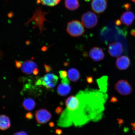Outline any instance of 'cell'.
Here are the masks:
<instances>
[{
  "instance_id": "obj_33",
  "label": "cell",
  "mask_w": 135,
  "mask_h": 135,
  "mask_svg": "<svg viewBox=\"0 0 135 135\" xmlns=\"http://www.w3.org/2000/svg\"><path fill=\"white\" fill-rule=\"evenodd\" d=\"M124 6L126 9L127 10L129 9L130 8V5L129 4H128V3L125 4L124 5Z\"/></svg>"
},
{
  "instance_id": "obj_21",
  "label": "cell",
  "mask_w": 135,
  "mask_h": 135,
  "mask_svg": "<svg viewBox=\"0 0 135 135\" xmlns=\"http://www.w3.org/2000/svg\"><path fill=\"white\" fill-rule=\"evenodd\" d=\"M60 78L62 79L66 78L68 75L67 72L65 70H60L59 72Z\"/></svg>"
},
{
  "instance_id": "obj_19",
  "label": "cell",
  "mask_w": 135,
  "mask_h": 135,
  "mask_svg": "<svg viewBox=\"0 0 135 135\" xmlns=\"http://www.w3.org/2000/svg\"><path fill=\"white\" fill-rule=\"evenodd\" d=\"M65 7L70 11L77 9L80 7L79 0H65Z\"/></svg>"
},
{
  "instance_id": "obj_22",
  "label": "cell",
  "mask_w": 135,
  "mask_h": 135,
  "mask_svg": "<svg viewBox=\"0 0 135 135\" xmlns=\"http://www.w3.org/2000/svg\"><path fill=\"white\" fill-rule=\"evenodd\" d=\"M63 107L59 106L57 107L55 109V112L57 114H61L63 111Z\"/></svg>"
},
{
  "instance_id": "obj_11",
  "label": "cell",
  "mask_w": 135,
  "mask_h": 135,
  "mask_svg": "<svg viewBox=\"0 0 135 135\" xmlns=\"http://www.w3.org/2000/svg\"><path fill=\"white\" fill-rule=\"evenodd\" d=\"M130 60L129 57L122 55L118 57L116 61V66L119 70H125L130 65Z\"/></svg>"
},
{
  "instance_id": "obj_25",
  "label": "cell",
  "mask_w": 135,
  "mask_h": 135,
  "mask_svg": "<svg viewBox=\"0 0 135 135\" xmlns=\"http://www.w3.org/2000/svg\"><path fill=\"white\" fill-rule=\"evenodd\" d=\"M87 82L89 84H91L93 83V78L92 76H88L86 78Z\"/></svg>"
},
{
  "instance_id": "obj_18",
  "label": "cell",
  "mask_w": 135,
  "mask_h": 135,
  "mask_svg": "<svg viewBox=\"0 0 135 135\" xmlns=\"http://www.w3.org/2000/svg\"><path fill=\"white\" fill-rule=\"evenodd\" d=\"M97 81L100 91L104 93L107 91L108 86V77L107 76H104L98 79Z\"/></svg>"
},
{
  "instance_id": "obj_16",
  "label": "cell",
  "mask_w": 135,
  "mask_h": 135,
  "mask_svg": "<svg viewBox=\"0 0 135 135\" xmlns=\"http://www.w3.org/2000/svg\"><path fill=\"white\" fill-rule=\"evenodd\" d=\"M68 76L69 80L74 82H77L80 78V72L77 69L74 68L69 69L68 72Z\"/></svg>"
},
{
  "instance_id": "obj_9",
  "label": "cell",
  "mask_w": 135,
  "mask_h": 135,
  "mask_svg": "<svg viewBox=\"0 0 135 135\" xmlns=\"http://www.w3.org/2000/svg\"><path fill=\"white\" fill-rule=\"evenodd\" d=\"M107 0H92L91 3V9L98 14L103 12L107 8Z\"/></svg>"
},
{
  "instance_id": "obj_41",
  "label": "cell",
  "mask_w": 135,
  "mask_h": 135,
  "mask_svg": "<svg viewBox=\"0 0 135 135\" xmlns=\"http://www.w3.org/2000/svg\"><path fill=\"white\" fill-rule=\"evenodd\" d=\"M85 1H88V0H85Z\"/></svg>"
},
{
  "instance_id": "obj_23",
  "label": "cell",
  "mask_w": 135,
  "mask_h": 135,
  "mask_svg": "<svg viewBox=\"0 0 135 135\" xmlns=\"http://www.w3.org/2000/svg\"><path fill=\"white\" fill-rule=\"evenodd\" d=\"M44 66L45 69V72L46 73L50 72L51 71L53 70L52 68L50 66L46 65V64H45Z\"/></svg>"
},
{
  "instance_id": "obj_4",
  "label": "cell",
  "mask_w": 135,
  "mask_h": 135,
  "mask_svg": "<svg viewBox=\"0 0 135 135\" xmlns=\"http://www.w3.org/2000/svg\"><path fill=\"white\" fill-rule=\"evenodd\" d=\"M115 89L120 94L123 95H129L133 91L131 84L125 80L118 81L115 84Z\"/></svg>"
},
{
  "instance_id": "obj_13",
  "label": "cell",
  "mask_w": 135,
  "mask_h": 135,
  "mask_svg": "<svg viewBox=\"0 0 135 135\" xmlns=\"http://www.w3.org/2000/svg\"><path fill=\"white\" fill-rule=\"evenodd\" d=\"M135 18L133 12L131 11H127L121 16L120 21L123 24L130 26L132 24Z\"/></svg>"
},
{
  "instance_id": "obj_37",
  "label": "cell",
  "mask_w": 135,
  "mask_h": 135,
  "mask_svg": "<svg viewBox=\"0 0 135 135\" xmlns=\"http://www.w3.org/2000/svg\"><path fill=\"white\" fill-rule=\"evenodd\" d=\"M115 23L118 25H121V21L119 20H117L116 21Z\"/></svg>"
},
{
  "instance_id": "obj_7",
  "label": "cell",
  "mask_w": 135,
  "mask_h": 135,
  "mask_svg": "<svg viewBox=\"0 0 135 135\" xmlns=\"http://www.w3.org/2000/svg\"><path fill=\"white\" fill-rule=\"evenodd\" d=\"M123 49L122 44L119 42H114L109 45L108 52L111 56L119 57L122 55Z\"/></svg>"
},
{
  "instance_id": "obj_32",
  "label": "cell",
  "mask_w": 135,
  "mask_h": 135,
  "mask_svg": "<svg viewBox=\"0 0 135 135\" xmlns=\"http://www.w3.org/2000/svg\"><path fill=\"white\" fill-rule=\"evenodd\" d=\"M33 74L34 75H37L39 73V70L38 68L35 69L34 70H33Z\"/></svg>"
},
{
  "instance_id": "obj_31",
  "label": "cell",
  "mask_w": 135,
  "mask_h": 135,
  "mask_svg": "<svg viewBox=\"0 0 135 135\" xmlns=\"http://www.w3.org/2000/svg\"><path fill=\"white\" fill-rule=\"evenodd\" d=\"M36 85H42V80L41 78H40L36 82Z\"/></svg>"
},
{
  "instance_id": "obj_35",
  "label": "cell",
  "mask_w": 135,
  "mask_h": 135,
  "mask_svg": "<svg viewBox=\"0 0 135 135\" xmlns=\"http://www.w3.org/2000/svg\"><path fill=\"white\" fill-rule=\"evenodd\" d=\"M49 126L51 127H53L55 126V123L53 122H51L49 123Z\"/></svg>"
},
{
  "instance_id": "obj_29",
  "label": "cell",
  "mask_w": 135,
  "mask_h": 135,
  "mask_svg": "<svg viewBox=\"0 0 135 135\" xmlns=\"http://www.w3.org/2000/svg\"><path fill=\"white\" fill-rule=\"evenodd\" d=\"M118 99L117 98L115 97H111L110 102V103H116L117 102Z\"/></svg>"
},
{
  "instance_id": "obj_15",
  "label": "cell",
  "mask_w": 135,
  "mask_h": 135,
  "mask_svg": "<svg viewBox=\"0 0 135 135\" xmlns=\"http://www.w3.org/2000/svg\"><path fill=\"white\" fill-rule=\"evenodd\" d=\"M11 120L9 117L5 114L0 116V129L2 131L6 130L11 127Z\"/></svg>"
},
{
  "instance_id": "obj_6",
  "label": "cell",
  "mask_w": 135,
  "mask_h": 135,
  "mask_svg": "<svg viewBox=\"0 0 135 135\" xmlns=\"http://www.w3.org/2000/svg\"><path fill=\"white\" fill-rule=\"evenodd\" d=\"M42 85L45 86L47 89L54 88L57 84L58 78L56 75L53 74H46L41 78Z\"/></svg>"
},
{
  "instance_id": "obj_20",
  "label": "cell",
  "mask_w": 135,
  "mask_h": 135,
  "mask_svg": "<svg viewBox=\"0 0 135 135\" xmlns=\"http://www.w3.org/2000/svg\"><path fill=\"white\" fill-rule=\"evenodd\" d=\"M61 0H40L42 4L49 6H54L58 4Z\"/></svg>"
},
{
  "instance_id": "obj_30",
  "label": "cell",
  "mask_w": 135,
  "mask_h": 135,
  "mask_svg": "<svg viewBox=\"0 0 135 135\" xmlns=\"http://www.w3.org/2000/svg\"><path fill=\"white\" fill-rule=\"evenodd\" d=\"M61 83L70 84V81L68 80V79L67 78H66L62 79Z\"/></svg>"
},
{
  "instance_id": "obj_5",
  "label": "cell",
  "mask_w": 135,
  "mask_h": 135,
  "mask_svg": "<svg viewBox=\"0 0 135 135\" xmlns=\"http://www.w3.org/2000/svg\"><path fill=\"white\" fill-rule=\"evenodd\" d=\"M35 116L37 122L40 124H46L52 117V114L49 111L45 109H40L36 111Z\"/></svg>"
},
{
  "instance_id": "obj_17",
  "label": "cell",
  "mask_w": 135,
  "mask_h": 135,
  "mask_svg": "<svg viewBox=\"0 0 135 135\" xmlns=\"http://www.w3.org/2000/svg\"><path fill=\"white\" fill-rule=\"evenodd\" d=\"M36 103L35 101L31 98L25 99L23 101L22 106L26 110L28 111L32 110L34 109Z\"/></svg>"
},
{
  "instance_id": "obj_3",
  "label": "cell",
  "mask_w": 135,
  "mask_h": 135,
  "mask_svg": "<svg viewBox=\"0 0 135 135\" xmlns=\"http://www.w3.org/2000/svg\"><path fill=\"white\" fill-rule=\"evenodd\" d=\"M83 25L86 28H94L97 24L98 18L97 15L91 11L84 13L81 17Z\"/></svg>"
},
{
  "instance_id": "obj_40",
  "label": "cell",
  "mask_w": 135,
  "mask_h": 135,
  "mask_svg": "<svg viewBox=\"0 0 135 135\" xmlns=\"http://www.w3.org/2000/svg\"><path fill=\"white\" fill-rule=\"evenodd\" d=\"M132 1L134 2H135V0H132Z\"/></svg>"
},
{
  "instance_id": "obj_10",
  "label": "cell",
  "mask_w": 135,
  "mask_h": 135,
  "mask_svg": "<svg viewBox=\"0 0 135 135\" xmlns=\"http://www.w3.org/2000/svg\"><path fill=\"white\" fill-rule=\"evenodd\" d=\"M89 57L94 61H100L104 59V54L103 50L99 47H94L91 49L89 51Z\"/></svg>"
},
{
  "instance_id": "obj_1",
  "label": "cell",
  "mask_w": 135,
  "mask_h": 135,
  "mask_svg": "<svg viewBox=\"0 0 135 135\" xmlns=\"http://www.w3.org/2000/svg\"><path fill=\"white\" fill-rule=\"evenodd\" d=\"M103 93L97 91H80L76 95L80 101L78 108L72 112L64 110L57 123L58 126L63 127L73 124L80 126L90 120H99L102 115L106 98Z\"/></svg>"
},
{
  "instance_id": "obj_24",
  "label": "cell",
  "mask_w": 135,
  "mask_h": 135,
  "mask_svg": "<svg viewBox=\"0 0 135 135\" xmlns=\"http://www.w3.org/2000/svg\"><path fill=\"white\" fill-rule=\"evenodd\" d=\"M25 118L28 119H31L33 118V114L31 112H28L25 114Z\"/></svg>"
},
{
  "instance_id": "obj_2",
  "label": "cell",
  "mask_w": 135,
  "mask_h": 135,
  "mask_svg": "<svg viewBox=\"0 0 135 135\" xmlns=\"http://www.w3.org/2000/svg\"><path fill=\"white\" fill-rule=\"evenodd\" d=\"M82 23L77 20L71 21L68 23L66 30L69 35L73 37H79L84 32V26Z\"/></svg>"
},
{
  "instance_id": "obj_8",
  "label": "cell",
  "mask_w": 135,
  "mask_h": 135,
  "mask_svg": "<svg viewBox=\"0 0 135 135\" xmlns=\"http://www.w3.org/2000/svg\"><path fill=\"white\" fill-rule=\"evenodd\" d=\"M79 104L80 101L76 96H70L65 101V104L66 106V108L65 109L69 112H74L78 108Z\"/></svg>"
},
{
  "instance_id": "obj_38",
  "label": "cell",
  "mask_w": 135,
  "mask_h": 135,
  "mask_svg": "<svg viewBox=\"0 0 135 135\" xmlns=\"http://www.w3.org/2000/svg\"><path fill=\"white\" fill-rule=\"evenodd\" d=\"M118 122H119V124H122L123 123V121L122 119H118Z\"/></svg>"
},
{
  "instance_id": "obj_36",
  "label": "cell",
  "mask_w": 135,
  "mask_h": 135,
  "mask_svg": "<svg viewBox=\"0 0 135 135\" xmlns=\"http://www.w3.org/2000/svg\"><path fill=\"white\" fill-rule=\"evenodd\" d=\"M131 34L133 36H135V30L133 29L131 30Z\"/></svg>"
},
{
  "instance_id": "obj_27",
  "label": "cell",
  "mask_w": 135,
  "mask_h": 135,
  "mask_svg": "<svg viewBox=\"0 0 135 135\" xmlns=\"http://www.w3.org/2000/svg\"><path fill=\"white\" fill-rule=\"evenodd\" d=\"M13 135H28V134L25 132L21 131L15 133Z\"/></svg>"
},
{
  "instance_id": "obj_26",
  "label": "cell",
  "mask_w": 135,
  "mask_h": 135,
  "mask_svg": "<svg viewBox=\"0 0 135 135\" xmlns=\"http://www.w3.org/2000/svg\"><path fill=\"white\" fill-rule=\"evenodd\" d=\"M22 63H23L22 62L18 61L16 60L15 61V64H16V66L17 68H21L22 67Z\"/></svg>"
},
{
  "instance_id": "obj_39",
  "label": "cell",
  "mask_w": 135,
  "mask_h": 135,
  "mask_svg": "<svg viewBox=\"0 0 135 135\" xmlns=\"http://www.w3.org/2000/svg\"><path fill=\"white\" fill-rule=\"evenodd\" d=\"M131 124L133 126V129L135 130V123H132Z\"/></svg>"
},
{
  "instance_id": "obj_28",
  "label": "cell",
  "mask_w": 135,
  "mask_h": 135,
  "mask_svg": "<svg viewBox=\"0 0 135 135\" xmlns=\"http://www.w3.org/2000/svg\"><path fill=\"white\" fill-rule=\"evenodd\" d=\"M55 133L58 135H61L63 133V131L60 129H56L55 130Z\"/></svg>"
},
{
  "instance_id": "obj_14",
  "label": "cell",
  "mask_w": 135,
  "mask_h": 135,
  "mask_svg": "<svg viewBox=\"0 0 135 135\" xmlns=\"http://www.w3.org/2000/svg\"><path fill=\"white\" fill-rule=\"evenodd\" d=\"M71 90V87L70 84L61 83L58 86L57 92L59 95L65 97L70 94Z\"/></svg>"
},
{
  "instance_id": "obj_12",
  "label": "cell",
  "mask_w": 135,
  "mask_h": 135,
  "mask_svg": "<svg viewBox=\"0 0 135 135\" xmlns=\"http://www.w3.org/2000/svg\"><path fill=\"white\" fill-rule=\"evenodd\" d=\"M37 67V65L35 62L31 60H27L22 64L21 70L23 73L30 75L32 73L33 70Z\"/></svg>"
},
{
  "instance_id": "obj_34",
  "label": "cell",
  "mask_w": 135,
  "mask_h": 135,
  "mask_svg": "<svg viewBox=\"0 0 135 135\" xmlns=\"http://www.w3.org/2000/svg\"><path fill=\"white\" fill-rule=\"evenodd\" d=\"M48 48L47 47H43L41 48V50L43 51H46L48 50Z\"/></svg>"
}]
</instances>
